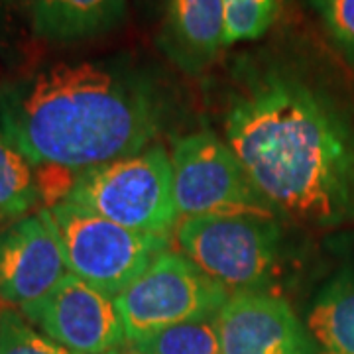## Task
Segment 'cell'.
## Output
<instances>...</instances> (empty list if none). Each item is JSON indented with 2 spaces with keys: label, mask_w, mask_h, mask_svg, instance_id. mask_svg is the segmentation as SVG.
I'll return each instance as SVG.
<instances>
[{
  "label": "cell",
  "mask_w": 354,
  "mask_h": 354,
  "mask_svg": "<svg viewBox=\"0 0 354 354\" xmlns=\"http://www.w3.org/2000/svg\"><path fill=\"white\" fill-rule=\"evenodd\" d=\"M227 144L274 211L313 227L354 216V130L299 77H242L225 116Z\"/></svg>",
  "instance_id": "obj_1"
},
{
  "label": "cell",
  "mask_w": 354,
  "mask_h": 354,
  "mask_svg": "<svg viewBox=\"0 0 354 354\" xmlns=\"http://www.w3.org/2000/svg\"><path fill=\"white\" fill-rule=\"evenodd\" d=\"M164 118L162 93L113 59L39 65L0 83V130L32 165L71 171L148 150Z\"/></svg>",
  "instance_id": "obj_2"
},
{
  "label": "cell",
  "mask_w": 354,
  "mask_h": 354,
  "mask_svg": "<svg viewBox=\"0 0 354 354\" xmlns=\"http://www.w3.org/2000/svg\"><path fill=\"white\" fill-rule=\"evenodd\" d=\"M67 201L122 227L169 236L179 223L171 160L164 146L79 171Z\"/></svg>",
  "instance_id": "obj_3"
},
{
  "label": "cell",
  "mask_w": 354,
  "mask_h": 354,
  "mask_svg": "<svg viewBox=\"0 0 354 354\" xmlns=\"http://www.w3.org/2000/svg\"><path fill=\"white\" fill-rule=\"evenodd\" d=\"M176 239L181 254L227 290H266L281 262L283 234L272 216H187Z\"/></svg>",
  "instance_id": "obj_4"
},
{
  "label": "cell",
  "mask_w": 354,
  "mask_h": 354,
  "mask_svg": "<svg viewBox=\"0 0 354 354\" xmlns=\"http://www.w3.org/2000/svg\"><path fill=\"white\" fill-rule=\"evenodd\" d=\"M48 213L67 270L111 297L128 288L169 246V236L122 227L67 199Z\"/></svg>",
  "instance_id": "obj_5"
},
{
  "label": "cell",
  "mask_w": 354,
  "mask_h": 354,
  "mask_svg": "<svg viewBox=\"0 0 354 354\" xmlns=\"http://www.w3.org/2000/svg\"><path fill=\"white\" fill-rule=\"evenodd\" d=\"M230 291L183 254L165 250L114 297L128 342L181 323L207 321L223 309Z\"/></svg>",
  "instance_id": "obj_6"
},
{
  "label": "cell",
  "mask_w": 354,
  "mask_h": 354,
  "mask_svg": "<svg viewBox=\"0 0 354 354\" xmlns=\"http://www.w3.org/2000/svg\"><path fill=\"white\" fill-rule=\"evenodd\" d=\"M169 160L179 218L274 213L236 153L215 132L199 130L176 138Z\"/></svg>",
  "instance_id": "obj_7"
},
{
  "label": "cell",
  "mask_w": 354,
  "mask_h": 354,
  "mask_svg": "<svg viewBox=\"0 0 354 354\" xmlns=\"http://www.w3.org/2000/svg\"><path fill=\"white\" fill-rule=\"evenodd\" d=\"M20 313L44 335L79 354H114L127 342L114 297L71 272Z\"/></svg>",
  "instance_id": "obj_8"
},
{
  "label": "cell",
  "mask_w": 354,
  "mask_h": 354,
  "mask_svg": "<svg viewBox=\"0 0 354 354\" xmlns=\"http://www.w3.org/2000/svg\"><path fill=\"white\" fill-rule=\"evenodd\" d=\"M213 321L221 354H317L293 307L266 290L230 293Z\"/></svg>",
  "instance_id": "obj_9"
},
{
  "label": "cell",
  "mask_w": 354,
  "mask_h": 354,
  "mask_svg": "<svg viewBox=\"0 0 354 354\" xmlns=\"http://www.w3.org/2000/svg\"><path fill=\"white\" fill-rule=\"evenodd\" d=\"M69 274L48 209L0 234V297L20 309L44 299Z\"/></svg>",
  "instance_id": "obj_10"
},
{
  "label": "cell",
  "mask_w": 354,
  "mask_h": 354,
  "mask_svg": "<svg viewBox=\"0 0 354 354\" xmlns=\"http://www.w3.org/2000/svg\"><path fill=\"white\" fill-rule=\"evenodd\" d=\"M160 46L185 73L203 71L227 48L225 0H165Z\"/></svg>",
  "instance_id": "obj_11"
},
{
  "label": "cell",
  "mask_w": 354,
  "mask_h": 354,
  "mask_svg": "<svg viewBox=\"0 0 354 354\" xmlns=\"http://www.w3.org/2000/svg\"><path fill=\"white\" fill-rule=\"evenodd\" d=\"M127 12V0H32L28 18L34 36L71 44L113 30Z\"/></svg>",
  "instance_id": "obj_12"
},
{
  "label": "cell",
  "mask_w": 354,
  "mask_h": 354,
  "mask_svg": "<svg viewBox=\"0 0 354 354\" xmlns=\"http://www.w3.org/2000/svg\"><path fill=\"white\" fill-rule=\"evenodd\" d=\"M317 354H354V268H344L321 288L307 315Z\"/></svg>",
  "instance_id": "obj_13"
},
{
  "label": "cell",
  "mask_w": 354,
  "mask_h": 354,
  "mask_svg": "<svg viewBox=\"0 0 354 354\" xmlns=\"http://www.w3.org/2000/svg\"><path fill=\"white\" fill-rule=\"evenodd\" d=\"M38 199V177L32 162L0 134V221L22 218Z\"/></svg>",
  "instance_id": "obj_14"
},
{
  "label": "cell",
  "mask_w": 354,
  "mask_h": 354,
  "mask_svg": "<svg viewBox=\"0 0 354 354\" xmlns=\"http://www.w3.org/2000/svg\"><path fill=\"white\" fill-rule=\"evenodd\" d=\"M142 354H221L215 321L181 323L132 344Z\"/></svg>",
  "instance_id": "obj_15"
},
{
  "label": "cell",
  "mask_w": 354,
  "mask_h": 354,
  "mask_svg": "<svg viewBox=\"0 0 354 354\" xmlns=\"http://www.w3.org/2000/svg\"><path fill=\"white\" fill-rule=\"evenodd\" d=\"M0 354H79L55 342L16 309L0 311Z\"/></svg>",
  "instance_id": "obj_16"
},
{
  "label": "cell",
  "mask_w": 354,
  "mask_h": 354,
  "mask_svg": "<svg viewBox=\"0 0 354 354\" xmlns=\"http://www.w3.org/2000/svg\"><path fill=\"white\" fill-rule=\"evenodd\" d=\"M281 0H225L227 46L264 36L274 24Z\"/></svg>",
  "instance_id": "obj_17"
},
{
  "label": "cell",
  "mask_w": 354,
  "mask_h": 354,
  "mask_svg": "<svg viewBox=\"0 0 354 354\" xmlns=\"http://www.w3.org/2000/svg\"><path fill=\"white\" fill-rule=\"evenodd\" d=\"M333 39L354 62V0H315Z\"/></svg>",
  "instance_id": "obj_18"
},
{
  "label": "cell",
  "mask_w": 354,
  "mask_h": 354,
  "mask_svg": "<svg viewBox=\"0 0 354 354\" xmlns=\"http://www.w3.org/2000/svg\"><path fill=\"white\" fill-rule=\"evenodd\" d=\"M32 0H0V24L18 12L28 14Z\"/></svg>",
  "instance_id": "obj_19"
},
{
  "label": "cell",
  "mask_w": 354,
  "mask_h": 354,
  "mask_svg": "<svg viewBox=\"0 0 354 354\" xmlns=\"http://www.w3.org/2000/svg\"><path fill=\"white\" fill-rule=\"evenodd\" d=\"M127 354H142V353H138V351H132V353H127Z\"/></svg>",
  "instance_id": "obj_20"
}]
</instances>
